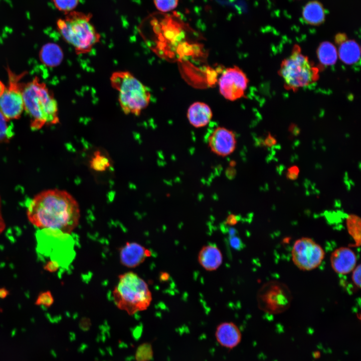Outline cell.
<instances>
[{
  "label": "cell",
  "instance_id": "obj_31",
  "mask_svg": "<svg viewBox=\"0 0 361 361\" xmlns=\"http://www.w3.org/2000/svg\"><path fill=\"white\" fill-rule=\"evenodd\" d=\"M231 246L234 249H240L242 246V242L241 240L237 237H232L230 239Z\"/></svg>",
  "mask_w": 361,
  "mask_h": 361
},
{
  "label": "cell",
  "instance_id": "obj_12",
  "mask_svg": "<svg viewBox=\"0 0 361 361\" xmlns=\"http://www.w3.org/2000/svg\"><path fill=\"white\" fill-rule=\"evenodd\" d=\"M151 255V252L149 249L135 242H126L119 252L120 264L129 268L139 266Z\"/></svg>",
  "mask_w": 361,
  "mask_h": 361
},
{
  "label": "cell",
  "instance_id": "obj_20",
  "mask_svg": "<svg viewBox=\"0 0 361 361\" xmlns=\"http://www.w3.org/2000/svg\"><path fill=\"white\" fill-rule=\"evenodd\" d=\"M317 58L321 64L330 66L335 63L337 58V51L330 42H322L317 50Z\"/></svg>",
  "mask_w": 361,
  "mask_h": 361
},
{
  "label": "cell",
  "instance_id": "obj_9",
  "mask_svg": "<svg viewBox=\"0 0 361 361\" xmlns=\"http://www.w3.org/2000/svg\"><path fill=\"white\" fill-rule=\"evenodd\" d=\"M293 264L302 271H308L319 267L325 257L322 247L312 239L302 237L296 240L291 250Z\"/></svg>",
  "mask_w": 361,
  "mask_h": 361
},
{
  "label": "cell",
  "instance_id": "obj_35",
  "mask_svg": "<svg viewBox=\"0 0 361 361\" xmlns=\"http://www.w3.org/2000/svg\"><path fill=\"white\" fill-rule=\"evenodd\" d=\"M346 40H347V37L345 34L343 33H339L337 34L335 37V43L338 45Z\"/></svg>",
  "mask_w": 361,
  "mask_h": 361
},
{
  "label": "cell",
  "instance_id": "obj_17",
  "mask_svg": "<svg viewBox=\"0 0 361 361\" xmlns=\"http://www.w3.org/2000/svg\"><path fill=\"white\" fill-rule=\"evenodd\" d=\"M302 16L306 24L312 26H319L325 21V11L320 2L316 0L311 1L303 7Z\"/></svg>",
  "mask_w": 361,
  "mask_h": 361
},
{
  "label": "cell",
  "instance_id": "obj_5",
  "mask_svg": "<svg viewBox=\"0 0 361 361\" xmlns=\"http://www.w3.org/2000/svg\"><path fill=\"white\" fill-rule=\"evenodd\" d=\"M109 80L117 93L119 106L125 114L137 116L147 107L150 102V93L132 73L116 71L111 74Z\"/></svg>",
  "mask_w": 361,
  "mask_h": 361
},
{
  "label": "cell",
  "instance_id": "obj_37",
  "mask_svg": "<svg viewBox=\"0 0 361 361\" xmlns=\"http://www.w3.org/2000/svg\"><path fill=\"white\" fill-rule=\"evenodd\" d=\"M6 87L4 85V84L0 81V96L3 94L4 92Z\"/></svg>",
  "mask_w": 361,
  "mask_h": 361
},
{
  "label": "cell",
  "instance_id": "obj_7",
  "mask_svg": "<svg viewBox=\"0 0 361 361\" xmlns=\"http://www.w3.org/2000/svg\"><path fill=\"white\" fill-rule=\"evenodd\" d=\"M292 300V296L288 287L276 280L265 283L257 295L259 308L268 313L277 314L286 311L289 308Z\"/></svg>",
  "mask_w": 361,
  "mask_h": 361
},
{
  "label": "cell",
  "instance_id": "obj_33",
  "mask_svg": "<svg viewBox=\"0 0 361 361\" xmlns=\"http://www.w3.org/2000/svg\"><path fill=\"white\" fill-rule=\"evenodd\" d=\"M238 221L237 216L231 214L227 218L226 223L229 225H234L237 224Z\"/></svg>",
  "mask_w": 361,
  "mask_h": 361
},
{
  "label": "cell",
  "instance_id": "obj_18",
  "mask_svg": "<svg viewBox=\"0 0 361 361\" xmlns=\"http://www.w3.org/2000/svg\"><path fill=\"white\" fill-rule=\"evenodd\" d=\"M63 56V53L60 47L54 43L45 44L40 52L41 61L49 67H56L60 64Z\"/></svg>",
  "mask_w": 361,
  "mask_h": 361
},
{
  "label": "cell",
  "instance_id": "obj_13",
  "mask_svg": "<svg viewBox=\"0 0 361 361\" xmlns=\"http://www.w3.org/2000/svg\"><path fill=\"white\" fill-rule=\"evenodd\" d=\"M357 258L354 252L346 247L334 250L330 255V263L333 270L341 275L347 274L356 266Z\"/></svg>",
  "mask_w": 361,
  "mask_h": 361
},
{
  "label": "cell",
  "instance_id": "obj_1",
  "mask_svg": "<svg viewBox=\"0 0 361 361\" xmlns=\"http://www.w3.org/2000/svg\"><path fill=\"white\" fill-rule=\"evenodd\" d=\"M27 215L29 222L38 229L68 235L79 224L80 210L77 201L69 192L48 189L29 201Z\"/></svg>",
  "mask_w": 361,
  "mask_h": 361
},
{
  "label": "cell",
  "instance_id": "obj_10",
  "mask_svg": "<svg viewBox=\"0 0 361 361\" xmlns=\"http://www.w3.org/2000/svg\"><path fill=\"white\" fill-rule=\"evenodd\" d=\"M248 82L245 73L238 67L227 68L219 81L220 92L228 100H236L244 96Z\"/></svg>",
  "mask_w": 361,
  "mask_h": 361
},
{
  "label": "cell",
  "instance_id": "obj_25",
  "mask_svg": "<svg viewBox=\"0 0 361 361\" xmlns=\"http://www.w3.org/2000/svg\"><path fill=\"white\" fill-rule=\"evenodd\" d=\"M156 9L161 12H168L174 9L178 0H153Z\"/></svg>",
  "mask_w": 361,
  "mask_h": 361
},
{
  "label": "cell",
  "instance_id": "obj_28",
  "mask_svg": "<svg viewBox=\"0 0 361 361\" xmlns=\"http://www.w3.org/2000/svg\"><path fill=\"white\" fill-rule=\"evenodd\" d=\"M360 265L358 264L352 271V281L354 285L358 288L360 287Z\"/></svg>",
  "mask_w": 361,
  "mask_h": 361
},
{
  "label": "cell",
  "instance_id": "obj_34",
  "mask_svg": "<svg viewBox=\"0 0 361 361\" xmlns=\"http://www.w3.org/2000/svg\"><path fill=\"white\" fill-rule=\"evenodd\" d=\"M6 227V224L2 215V201L0 196V234L3 233Z\"/></svg>",
  "mask_w": 361,
  "mask_h": 361
},
{
  "label": "cell",
  "instance_id": "obj_19",
  "mask_svg": "<svg viewBox=\"0 0 361 361\" xmlns=\"http://www.w3.org/2000/svg\"><path fill=\"white\" fill-rule=\"evenodd\" d=\"M339 45L337 54L343 63L351 65L359 60L360 47L354 40L347 39Z\"/></svg>",
  "mask_w": 361,
  "mask_h": 361
},
{
  "label": "cell",
  "instance_id": "obj_8",
  "mask_svg": "<svg viewBox=\"0 0 361 361\" xmlns=\"http://www.w3.org/2000/svg\"><path fill=\"white\" fill-rule=\"evenodd\" d=\"M9 84L0 96V112L8 121L20 117L24 110L22 94L23 85L20 80L26 74L24 72L19 74L7 68Z\"/></svg>",
  "mask_w": 361,
  "mask_h": 361
},
{
  "label": "cell",
  "instance_id": "obj_26",
  "mask_svg": "<svg viewBox=\"0 0 361 361\" xmlns=\"http://www.w3.org/2000/svg\"><path fill=\"white\" fill-rule=\"evenodd\" d=\"M152 356V351L150 344H144L138 348L136 352L137 361H147Z\"/></svg>",
  "mask_w": 361,
  "mask_h": 361
},
{
  "label": "cell",
  "instance_id": "obj_6",
  "mask_svg": "<svg viewBox=\"0 0 361 361\" xmlns=\"http://www.w3.org/2000/svg\"><path fill=\"white\" fill-rule=\"evenodd\" d=\"M319 72V68L301 52L300 47L295 45L289 56L281 62L279 73L285 88L296 91L316 82Z\"/></svg>",
  "mask_w": 361,
  "mask_h": 361
},
{
  "label": "cell",
  "instance_id": "obj_21",
  "mask_svg": "<svg viewBox=\"0 0 361 361\" xmlns=\"http://www.w3.org/2000/svg\"><path fill=\"white\" fill-rule=\"evenodd\" d=\"M89 163L90 168L97 172L105 171L111 164L108 156L100 150H97L94 152Z\"/></svg>",
  "mask_w": 361,
  "mask_h": 361
},
{
  "label": "cell",
  "instance_id": "obj_32",
  "mask_svg": "<svg viewBox=\"0 0 361 361\" xmlns=\"http://www.w3.org/2000/svg\"><path fill=\"white\" fill-rule=\"evenodd\" d=\"M276 142V139L270 134L268 135L264 140V144L267 147H272L275 145Z\"/></svg>",
  "mask_w": 361,
  "mask_h": 361
},
{
  "label": "cell",
  "instance_id": "obj_24",
  "mask_svg": "<svg viewBox=\"0 0 361 361\" xmlns=\"http://www.w3.org/2000/svg\"><path fill=\"white\" fill-rule=\"evenodd\" d=\"M55 7L65 14L73 11L79 4V0H52Z\"/></svg>",
  "mask_w": 361,
  "mask_h": 361
},
{
  "label": "cell",
  "instance_id": "obj_16",
  "mask_svg": "<svg viewBox=\"0 0 361 361\" xmlns=\"http://www.w3.org/2000/svg\"><path fill=\"white\" fill-rule=\"evenodd\" d=\"M198 262L205 270L212 271L217 270L223 262V255L216 246H204L199 252Z\"/></svg>",
  "mask_w": 361,
  "mask_h": 361
},
{
  "label": "cell",
  "instance_id": "obj_4",
  "mask_svg": "<svg viewBox=\"0 0 361 361\" xmlns=\"http://www.w3.org/2000/svg\"><path fill=\"white\" fill-rule=\"evenodd\" d=\"M92 15L72 11L57 22L58 30L77 55L90 53L99 42L100 35L91 23Z\"/></svg>",
  "mask_w": 361,
  "mask_h": 361
},
{
  "label": "cell",
  "instance_id": "obj_29",
  "mask_svg": "<svg viewBox=\"0 0 361 361\" xmlns=\"http://www.w3.org/2000/svg\"><path fill=\"white\" fill-rule=\"evenodd\" d=\"M44 269L50 273L57 272L60 267V265L56 261H48L45 262Z\"/></svg>",
  "mask_w": 361,
  "mask_h": 361
},
{
  "label": "cell",
  "instance_id": "obj_36",
  "mask_svg": "<svg viewBox=\"0 0 361 361\" xmlns=\"http://www.w3.org/2000/svg\"><path fill=\"white\" fill-rule=\"evenodd\" d=\"M9 294V290L6 288H0V298L4 299L7 297Z\"/></svg>",
  "mask_w": 361,
  "mask_h": 361
},
{
  "label": "cell",
  "instance_id": "obj_27",
  "mask_svg": "<svg viewBox=\"0 0 361 361\" xmlns=\"http://www.w3.org/2000/svg\"><path fill=\"white\" fill-rule=\"evenodd\" d=\"M54 302V299L52 293L50 291H46L39 294L36 300L35 304L49 307L53 304Z\"/></svg>",
  "mask_w": 361,
  "mask_h": 361
},
{
  "label": "cell",
  "instance_id": "obj_14",
  "mask_svg": "<svg viewBox=\"0 0 361 361\" xmlns=\"http://www.w3.org/2000/svg\"><path fill=\"white\" fill-rule=\"evenodd\" d=\"M215 336L221 346L229 349L237 347L242 339L239 328L232 322H223L219 324L216 329Z\"/></svg>",
  "mask_w": 361,
  "mask_h": 361
},
{
  "label": "cell",
  "instance_id": "obj_3",
  "mask_svg": "<svg viewBox=\"0 0 361 361\" xmlns=\"http://www.w3.org/2000/svg\"><path fill=\"white\" fill-rule=\"evenodd\" d=\"M112 293L113 302L117 308L130 315L146 310L152 299L147 283L133 271L126 272L118 276Z\"/></svg>",
  "mask_w": 361,
  "mask_h": 361
},
{
  "label": "cell",
  "instance_id": "obj_30",
  "mask_svg": "<svg viewBox=\"0 0 361 361\" xmlns=\"http://www.w3.org/2000/svg\"><path fill=\"white\" fill-rule=\"evenodd\" d=\"M299 168L297 166H291L287 169L286 177L289 180H296L299 175Z\"/></svg>",
  "mask_w": 361,
  "mask_h": 361
},
{
  "label": "cell",
  "instance_id": "obj_11",
  "mask_svg": "<svg viewBox=\"0 0 361 361\" xmlns=\"http://www.w3.org/2000/svg\"><path fill=\"white\" fill-rule=\"evenodd\" d=\"M208 144L213 153L220 157H226L236 149V136L233 131L218 126L210 134Z\"/></svg>",
  "mask_w": 361,
  "mask_h": 361
},
{
  "label": "cell",
  "instance_id": "obj_15",
  "mask_svg": "<svg viewBox=\"0 0 361 361\" xmlns=\"http://www.w3.org/2000/svg\"><path fill=\"white\" fill-rule=\"evenodd\" d=\"M213 117L210 106L205 103L196 102L189 107L187 117L190 123L196 128L206 126Z\"/></svg>",
  "mask_w": 361,
  "mask_h": 361
},
{
  "label": "cell",
  "instance_id": "obj_23",
  "mask_svg": "<svg viewBox=\"0 0 361 361\" xmlns=\"http://www.w3.org/2000/svg\"><path fill=\"white\" fill-rule=\"evenodd\" d=\"M0 112V144L8 143L13 136L12 127Z\"/></svg>",
  "mask_w": 361,
  "mask_h": 361
},
{
  "label": "cell",
  "instance_id": "obj_2",
  "mask_svg": "<svg viewBox=\"0 0 361 361\" xmlns=\"http://www.w3.org/2000/svg\"><path fill=\"white\" fill-rule=\"evenodd\" d=\"M22 94L24 109L30 117L33 130L59 122L58 103L53 93L37 77L23 85Z\"/></svg>",
  "mask_w": 361,
  "mask_h": 361
},
{
  "label": "cell",
  "instance_id": "obj_22",
  "mask_svg": "<svg viewBox=\"0 0 361 361\" xmlns=\"http://www.w3.org/2000/svg\"><path fill=\"white\" fill-rule=\"evenodd\" d=\"M347 230L350 235L353 239L355 245L360 244V220L355 215H350L346 220Z\"/></svg>",
  "mask_w": 361,
  "mask_h": 361
}]
</instances>
